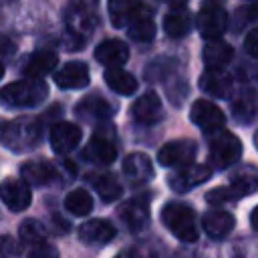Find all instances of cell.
I'll return each mask as SVG.
<instances>
[{
  "label": "cell",
  "instance_id": "obj_1",
  "mask_svg": "<svg viewBox=\"0 0 258 258\" xmlns=\"http://www.w3.org/2000/svg\"><path fill=\"white\" fill-rule=\"evenodd\" d=\"M48 95V87L44 81L28 79V81H14L0 89V105L12 109L36 107Z\"/></svg>",
  "mask_w": 258,
  "mask_h": 258
},
{
  "label": "cell",
  "instance_id": "obj_2",
  "mask_svg": "<svg viewBox=\"0 0 258 258\" xmlns=\"http://www.w3.org/2000/svg\"><path fill=\"white\" fill-rule=\"evenodd\" d=\"M161 220L165 228L181 242H196L198 240V226H196V210L183 202H167L161 210Z\"/></svg>",
  "mask_w": 258,
  "mask_h": 258
},
{
  "label": "cell",
  "instance_id": "obj_3",
  "mask_svg": "<svg viewBox=\"0 0 258 258\" xmlns=\"http://www.w3.org/2000/svg\"><path fill=\"white\" fill-rule=\"evenodd\" d=\"M0 141L16 153L28 151L40 141V123L32 117H18L2 127Z\"/></svg>",
  "mask_w": 258,
  "mask_h": 258
},
{
  "label": "cell",
  "instance_id": "obj_4",
  "mask_svg": "<svg viewBox=\"0 0 258 258\" xmlns=\"http://www.w3.org/2000/svg\"><path fill=\"white\" fill-rule=\"evenodd\" d=\"M242 155V141L230 133V131H216L210 137V145H208V161L210 167L214 169H226L230 165H234Z\"/></svg>",
  "mask_w": 258,
  "mask_h": 258
},
{
  "label": "cell",
  "instance_id": "obj_5",
  "mask_svg": "<svg viewBox=\"0 0 258 258\" xmlns=\"http://www.w3.org/2000/svg\"><path fill=\"white\" fill-rule=\"evenodd\" d=\"M196 26H198V30H200V34L204 38L220 40V36L228 28V14L220 4L206 2V4H202L200 12H198Z\"/></svg>",
  "mask_w": 258,
  "mask_h": 258
},
{
  "label": "cell",
  "instance_id": "obj_6",
  "mask_svg": "<svg viewBox=\"0 0 258 258\" xmlns=\"http://www.w3.org/2000/svg\"><path fill=\"white\" fill-rule=\"evenodd\" d=\"M212 177V169L210 165H202V163H191V165H185L173 173L167 175V185L177 191V194H183V191H189L202 183H206L208 179Z\"/></svg>",
  "mask_w": 258,
  "mask_h": 258
},
{
  "label": "cell",
  "instance_id": "obj_7",
  "mask_svg": "<svg viewBox=\"0 0 258 258\" xmlns=\"http://www.w3.org/2000/svg\"><path fill=\"white\" fill-rule=\"evenodd\" d=\"M196 153H198V147L191 139H177V141L165 143L157 151V161L163 167H181V165L185 167V165H191Z\"/></svg>",
  "mask_w": 258,
  "mask_h": 258
},
{
  "label": "cell",
  "instance_id": "obj_8",
  "mask_svg": "<svg viewBox=\"0 0 258 258\" xmlns=\"http://www.w3.org/2000/svg\"><path fill=\"white\" fill-rule=\"evenodd\" d=\"M119 218L131 232H141L149 222V196L141 194L131 198L119 208Z\"/></svg>",
  "mask_w": 258,
  "mask_h": 258
},
{
  "label": "cell",
  "instance_id": "obj_9",
  "mask_svg": "<svg viewBox=\"0 0 258 258\" xmlns=\"http://www.w3.org/2000/svg\"><path fill=\"white\" fill-rule=\"evenodd\" d=\"M189 119H191L198 127H202L204 131H212V133L220 131V127L226 123L224 111H222L218 105H214V103H210V101H206V99L194 101V105H191V109H189Z\"/></svg>",
  "mask_w": 258,
  "mask_h": 258
},
{
  "label": "cell",
  "instance_id": "obj_10",
  "mask_svg": "<svg viewBox=\"0 0 258 258\" xmlns=\"http://www.w3.org/2000/svg\"><path fill=\"white\" fill-rule=\"evenodd\" d=\"M129 113H131V117H133L137 123L153 125V123H157V121L163 117L161 99L157 97V93L147 91V93H143L141 97H137V99L133 101Z\"/></svg>",
  "mask_w": 258,
  "mask_h": 258
},
{
  "label": "cell",
  "instance_id": "obj_11",
  "mask_svg": "<svg viewBox=\"0 0 258 258\" xmlns=\"http://www.w3.org/2000/svg\"><path fill=\"white\" fill-rule=\"evenodd\" d=\"M81 137H83V131L79 125L60 121L50 129V147L54 153L64 155V153H71L81 143Z\"/></svg>",
  "mask_w": 258,
  "mask_h": 258
},
{
  "label": "cell",
  "instance_id": "obj_12",
  "mask_svg": "<svg viewBox=\"0 0 258 258\" xmlns=\"http://www.w3.org/2000/svg\"><path fill=\"white\" fill-rule=\"evenodd\" d=\"M0 200L12 210V212H22L30 206L32 194L30 187L16 177H8L0 183Z\"/></svg>",
  "mask_w": 258,
  "mask_h": 258
},
{
  "label": "cell",
  "instance_id": "obj_13",
  "mask_svg": "<svg viewBox=\"0 0 258 258\" xmlns=\"http://www.w3.org/2000/svg\"><path fill=\"white\" fill-rule=\"evenodd\" d=\"M91 81L89 67L81 60H71L64 62L56 73H54V83L60 89H83Z\"/></svg>",
  "mask_w": 258,
  "mask_h": 258
},
{
  "label": "cell",
  "instance_id": "obj_14",
  "mask_svg": "<svg viewBox=\"0 0 258 258\" xmlns=\"http://www.w3.org/2000/svg\"><path fill=\"white\" fill-rule=\"evenodd\" d=\"M117 230L109 220L97 218V220H89L85 224H81L79 228V238L81 242L89 244V246H105L115 238Z\"/></svg>",
  "mask_w": 258,
  "mask_h": 258
},
{
  "label": "cell",
  "instance_id": "obj_15",
  "mask_svg": "<svg viewBox=\"0 0 258 258\" xmlns=\"http://www.w3.org/2000/svg\"><path fill=\"white\" fill-rule=\"evenodd\" d=\"M95 58L109 69H121L129 58V48L119 38H107L95 48Z\"/></svg>",
  "mask_w": 258,
  "mask_h": 258
},
{
  "label": "cell",
  "instance_id": "obj_16",
  "mask_svg": "<svg viewBox=\"0 0 258 258\" xmlns=\"http://www.w3.org/2000/svg\"><path fill=\"white\" fill-rule=\"evenodd\" d=\"M123 173L133 185H139L153 177V163L145 153H129L123 159Z\"/></svg>",
  "mask_w": 258,
  "mask_h": 258
},
{
  "label": "cell",
  "instance_id": "obj_17",
  "mask_svg": "<svg viewBox=\"0 0 258 258\" xmlns=\"http://www.w3.org/2000/svg\"><path fill=\"white\" fill-rule=\"evenodd\" d=\"M200 89L210 95V97H218V99H226L232 91V77L224 71H204L200 75V81H198Z\"/></svg>",
  "mask_w": 258,
  "mask_h": 258
},
{
  "label": "cell",
  "instance_id": "obj_18",
  "mask_svg": "<svg viewBox=\"0 0 258 258\" xmlns=\"http://www.w3.org/2000/svg\"><path fill=\"white\" fill-rule=\"evenodd\" d=\"M234 224H236L234 216L226 210H210L202 218V226H204L206 234L210 238H216V240L228 236L234 230Z\"/></svg>",
  "mask_w": 258,
  "mask_h": 258
},
{
  "label": "cell",
  "instance_id": "obj_19",
  "mask_svg": "<svg viewBox=\"0 0 258 258\" xmlns=\"http://www.w3.org/2000/svg\"><path fill=\"white\" fill-rule=\"evenodd\" d=\"M58 62V56L54 50H48V48H40V50H34L32 54H28L22 71L26 77L30 79H40L44 77L46 73H50Z\"/></svg>",
  "mask_w": 258,
  "mask_h": 258
},
{
  "label": "cell",
  "instance_id": "obj_20",
  "mask_svg": "<svg viewBox=\"0 0 258 258\" xmlns=\"http://www.w3.org/2000/svg\"><path fill=\"white\" fill-rule=\"evenodd\" d=\"M77 115L87 121H105L113 117V105L99 95H89L77 105Z\"/></svg>",
  "mask_w": 258,
  "mask_h": 258
},
{
  "label": "cell",
  "instance_id": "obj_21",
  "mask_svg": "<svg viewBox=\"0 0 258 258\" xmlns=\"http://www.w3.org/2000/svg\"><path fill=\"white\" fill-rule=\"evenodd\" d=\"M147 6L139 2H129V0H111L109 2V14L113 26H129L139 14H143Z\"/></svg>",
  "mask_w": 258,
  "mask_h": 258
},
{
  "label": "cell",
  "instance_id": "obj_22",
  "mask_svg": "<svg viewBox=\"0 0 258 258\" xmlns=\"http://www.w3.org/2000/svg\"><path fill=\"white\" fill-rule=\"evenodd\" d=\"M232 56H234V48L224 40H210L202 50V58L212 71H222L232 60Z\"/></svg>",
  "mask_w": 258,
  "mask_h": 258
},
{
  "label": "cell",
  "instance_id": "obj_23",
  "mask_svg": "<svg viewBox=\"0 0 258 258\" xmlns=\"http://www.w3.org/2000/svg\"><path fill=\"white\" fill-rule=\"evenodd\" d=\"M83 157H85L87 161H91V163L109 165V163L115 161L117 149H115V145H113L109 139H105V137H93V139L87 143V147L83 149Z\"/></svg>",
  "mask_w": 258,
  "mask_h": 258
},
{
  "label": "cell",
  "instance_id": "obj_24",
  "mask_svg": "<svg viewBox=\"0 0 258 258\" xmlns=\"http://www.w3.org/2000/svg\"><path fill=\"white\" fill-rule=\"evenodd\" d=\"M230 187L240 196H252L258 189V167L254 165H242L238 167L230 177Z\"/></svg>",
  "mask_w": 258,
  "mask_h": 258
},
{
  "label": "cell",
  "instance_id": "obj_25",
  "mask_svg": "<svg viewBox=\"0 0 258 258\" xmlns=\"http://www.w3.org/2000/svg\"><path fill=\"white\" fill-rule=\"evenodd\" d=\"M20 173L26 185H46L54 179V167L46 161H28L20 167Z\"/></svg>",
  "mask_w": 258,
  "mask_h": 258
},
{
  "label": "cell",
  "instance_id": "obj_26",
  "mask_svg": "<svg viewBox=\"0 0 258 258\" xmlns=\"http://www.w3.org/2000/svg\"><path fill=\"white\" fill-rule=\"evenodd\" d=\"M163 30L169 38H181L191 30V16L187 14L185 6H179V10H171L165 14Z\"/></svg>",
  "mask_w": 258,
  "mask_h": 258
},
{
  "label": "cell",
  "instance_id": "obj_27",
  "mask_svg": "<svg viewBox=\"0 0 258 258\" xmlns=\"http://www.w3.org/2000/svg\"><path fill=\"white\" fill-rule=\"evenodd\" d=\"M105 83L109 89H113L119 95H133L137 91V81L131 73L123 71V69H107L103 75Z\"/></svg>",
  "mask_w": 258,
  "mask_h": 258
},
{
  "label": "cell",
  "instance_id": "obj_28",
  "mask_svg": "<svg viewBox=\"0 0 258 258\" xmlns=\"http://www.w3.org/2000/svg\"><path fill=\"white\" fill-rule=\"evenodd\" d=\"M232 113L238 123H248L258 113V95L252 89H246L238 95V99L232 103Z\"/></svg>",
  "mask_w": 258,
  "mask_h": 258
},
{
  "label": "cell",
  "instance_id": "obj_29",
  "mask_svg": "<svg viewBox=\"0 0 258 258\" xmlns=\"http://www.w3.org/2000/svg\"><path fill=\"white\" fill-rule=\"evenodd\" d=\"M129 36L137 42H149L155 38V22L151 18V8H147L143 14H139L129 26Z\"/></svg>",
  "mask_w": 258,
  "mask_h": 258
},
{
  "label": "cell",
  "instance_id": "obj_30",
  "mask_svg": "<svg viewBox=\"0 0 258 258\" xmlns=\"http://www.w3.org/2000/svg\"><path fill=\"white\" fill-rule=\"evenodd\" d=\"M93 187L97 189V194L101 196L103 202H115L121 198L123 194V187L119 183V179L113 175V173H101V175H95L93 177Z\"/></svg>",
  "mask_w": 258,
  "mask_h": 258
},
{
  "label": "cell",
  "instance_id": "obj_31",
  "mask_svg": "<svg viewBox=\"0 0 258 258\" xmlns=\"http://www.w3.org/2000/svg\"><path fill=\"white\" fill-rule=\"evenodd\" d=\"M64 208L73 216H87L93 210V198L87 189H73L64 198Z\"/></svg>",
  "mask_w": 258,
  "mask_h": 258
},
{
  "label": "cell",
  "instance_id": "obj_32",
  "mask_svg": "<svg viewBox=\"0 0 258 258\" xmlns=\"http://www.w3.org/2000/svg\"><path fill=\"white\" fill-rule=\"evenodd\" d=\"M18 234H20V240H22L24 244L40 246V244H44V240H46V228H44V224L38 222V220H34V218L24 220V222L20 224Z\"/></svg>",
  "mask_w": 258,
  "mask_h": 258
},
{
  "label": "cell",
  "instance_id": "obj_33",
  "mask_svg": "<svg viewBox=\"0 0 258 258\" xmlns=\"http://www.w3.org/2000/svg\"><path fill=\"white\" fill-rule=\"evenodd\" d=\"M69 26H71L73 34H81V32L87 34L95 26V14L89 12V8H85V6H77L75 14L69 16Z\"/></svg>",
  "mask_w": 258,
  "mask_h": 258
},
{
  "label": "cell",
  "instance_id": "obj_34",
  "mask_svg": "<svg viewBox=\"0 0 258 258\" xmlns=\"http://www.w3.org/2000/svg\"><path fill=\"white\" fill-rule=\"evenodd\" d=\"M206 200H208V204H216V206H220V204H228V202H236V200H240V196L228 185H224V187H214V189H210L208 194H206Z\"/></svg>",
  "mask_w": 258,
  "mask_h": 258
},
{
  "label": "cell",
  "instance_id": "obj_35",
  "mask_svg": "<svg viewBox=\"0 0 258 258\" xmlns=\"http://www.w3.org/2000/svg\"><path fill=\"white\" fill-rule=\"evenodd\" d=\"M18 256V246L10 236H0V258H14Z\"/></svg>",
  "mask_w": 258,
  "mask_h": 258
},
{
  "label": "cell",
  "instance_id": "obj_36",
  "mask_svg": "<svg viewBox=\"0 0 258 258\" xmlns=\"http://www.w3.org/2000/svg\"><path fill=\"white\" fill-rule=\"evenodd\" d=\"M28 258H58V252L50 244H40L28 252Z\"/></svg>",
  "mask_w": 258,
  "mask_h": 258
},
{
  "label": "cell",
  "instance_id": "obj_37",
  "mask_svg": "<svg viewBox=\"0 0 258 258\" xmlns=\"http://www.w3.org/2000/svg\"><path fill=\"white\" fill-rule=\"evenodd\" d=\"M244 48L250 56L258 58V28H252L244 38Z\"/></svg>",
  "mask_w": 258,
  "mask_h": 258
},
{
  "label": "cell",
  "instance_id": "obj_38",
  "mask_svg": "<svg viewBox=\"0 0 258 258\" xmlns=\"http://www.w3.org/2000/svg\"><path fill=\"white\" fill-rule=\"evenodd\" d=\"M238 14H240V16L244 14V18H238V20H236V26H240V24H246L248 20H256V18H258V4H252V6H244V8H238Z\"/></svg>",
  "mask_w": 258,
  "mask_h": 258
},
{
  "label": "cell",
  "instance_id": "obj_39",
  "mask_svg": "<svg viewBox=\"0 0 258 258\" xmlns=\"http://www.w3.org/2000/svg\"><path fill=\"white\" fill-rule=\"evenodd\" d=\"M115 258H155V256L151 252H147L145 248H129V250L119 252Z\"/></svg>",
  "mask_w": 258,
  "mask_h": 258
},
{
  "label": "cell",
  "instance_id": "obj_40",
  "mask_svg": "<svg viewBox=\"0 0 258 258\" xmlns=\"http://www.w3.org/2000/svg\"><path fill=\"white\" fill-rule=\"evenodd\" d=\"M250 224H252V228H254V230H258V206L250 212Z\"/></svg>",
  "mask_w": 258,
  "mask_h": 258
},
{
  "label": "cell",
  "instance_id": "obj_41",
  "mask_svg": "<svg viewBox=\"0 0 258 258\" xmlns=\"http://www.w3.org/2000/svg\"><path fill=\"white\" fill-rule=\"evenodd\" d=\"M2 77H4V64L0 62V79H2Z\"/></svg>",
  "mask_w": 258,
  "mask_h": 258
},
{
  "label": "cell",
  "instance_id": "obj_42",
  "mask_svg": "<svg viewBox=\"0 0 258 258\" xmlns=\"http://www.w3.org/2000/svg\"><path fill=\"white\" fill-rule=\"evenodd\" d=\"M254 143H256V149H258V131H256V135H254Z\"/></svg>",
  "mask_w": 258,
  "mask_h": 258
}]
</instances>
